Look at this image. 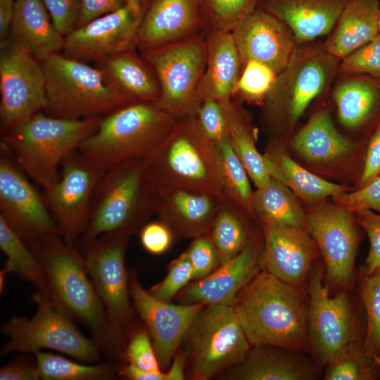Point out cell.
Segmentation results:
<instances>
[{
    "instance_id": "11",
    "label": "cell",
    "mask_w": 380,
    "mask_h": 380,
    "mask_svg": "<svg viewBox=\"0 0 380 380\" xmlns=\"http://www.w3.org/2000/svg\"><path fill=\"white\" fill-rule=\"evenodd\" d=\"M185 338L191 376L207 380L244 360L251 348L234 306L205 305Z\"/></svg>"
},
{
    "instance_id": "57",
    "label": "cell",
    "mask_w": 380,
    "mask_h": 380,
    "mask_svg": "<svg viewBox=\"0 0 380 380\" xmlns=\"http://www.w3.org/2000/svg\"><path fill=\"white\" fill-rule=\"evenodd\" d=\"M378 26H379V30L380 33V12H379V19H378Z\"/></svg>"
},
{
    "instance_id": "54",
    "label": "cell",
    "mask_w": 380,
    "mask_h": 380,
    "mask_svg": "<svg viewBox=\"0 0 380 380\" xmlns=\"http://www.w3.org/2000/svg\"><path fill=\"white\" fill-rule=\"evenodd\" d=\"M380 175V125L373 132L368 143L359 189Z\"/></svg>"
},
{
    "instance_id": "42",
    "label": "cell",
    "mask_w": 380,
    "mask_h": 380,
    "mask_svg": "<svg viewBox=\"0 0 380 380\" xmlns=\"http://www.w3.org/2000/svg\"><path fill=\"white\" fill-rule=\"evenodd\" d=\"M225 188V194L239 201L252 215V191L248 175L234 151L229 139L215 145Z\"/></svg>"
},
{
    "instance_id": "1",
    "label": "cell",
    "mask_w": 380,
    "mask_h": 380,
    "mask_svg": "<svg viewBox=\"0 0 380 380\" xmlns=\"http://www.w3.org/2000/svg\"><path fill=\"white\" fill-rule=\"evenodd\" d=\"M309 299L296 286L262 270L239 293L235 312L251 345L297 353L309 348Z\"/></svg>"
},
{
    "instance_id": "51",
    "label": "cell",
    "mask_w": 380,
    "mask_h": 380,
    "mask_svg": "<svg viewBox=\"0 0 380 380\" xmlns=\"http://www.w3.org/2000/svg\"><path fill=\"white\" fill-rule=\"evenodd\" d=\"M56 29L66 36L77 27L81 0H42Z\"/></svg>"
},
{
    "instance_id": "41",
    "label": "cell",
    "mask_w": 380,
    "mask_h": 380,
    "mask_svg": "<svg viewBox=\"0 0 380 380\" xmlns=\"http://www.w3.org/2000/svg\"><path fill=\"white\" fill-rule=\"evenodd\" d=\"M122 358L126 363L151 373V380H182L184 367L174 362L167 372H163L146 328H136L126 343Z\"/></svg>"
},
{
    "instance_id": "5",
    "label": "cell",
    "mask_w": 380,
    "mask_h": 380,
    "mask_svg": "<svg viewBox=\"0 0 380 380\" xmlns=\"http://www.w3.org/2000/svg\"><path fill=\"white\" fill-rule=\"evenodd\" d=\"M101 118L68 119L42 111L2 135L1 148L46 191L59 179L62 160L96 129Z\"/></svg>"
},
{
    "instance_id": "32",
    "label": "cell",
    "mask_w": 380,
    "mask_h": 380,
    "mask_svg": "<svg viewBox=\"0 0 380 380\" xmlns=\"http://www.w3.org/2000/svg\"><path fill=\"white\" fill-rule=\"evenodd\" d=\"M270 177L289 187L305 202L312 203L328 196H337L346 186L328 182L304 169L277 144L270 146L264 155Z\"/></svg>"
},
{
    "instance_id": "58",
    "label": "cell",
    "mask_w": 380,
    "mask_h": 380,
    "mask_svg": "<svg viewBox=\"0 0 380 380\" xmlns=\"http://www.w3.org/2000/svg\"><path fill=\"white\" fill-rule=\"evenodd\" d=\"M142 1H144V2H146L148 0H142Z\"/></svg>"
},
{
    "instance_id": "15",
    "label": "cell",
    "mask_w": 380,
    "mask_h": 380,
    "mask_svg": "<svg viewBox=\"0 0 380 380\" xmlns=\"http://www.w3.org/2000/svg\"><path fill=\"white\" fill-rule=\"evenodd\" d=\"M106 170L77 149L61 164L58 182L44 196L64 241L75 246L88 226L94 191Z\"/></svg>"
},
{
    "instance_id": "24",
    "label": "cell",
    "mask_w": 380,
    "mask_h": 380,
    "mask_svg": "<svg viewBox=\"0 0 380 380\" xmlns=\"http://www.w3.org/2000/svg\"><path fill=\"white\" fill-rule=\"evenodd\" d=\"M157 191L156 213L174 239H195L209 233L224 197L175 188Z\"/></svg>"
},
{
    "instance_id": "52",
    "label": "cell",
    "mask_w": 380,
    "mask_h": 380,
    "mask_svg": "<svg viewBox=\"0 0 380 380\" xmlns=\"http://www.w3.org/2000/svg\"><path fill=\"white\" fill-rule=\"evenodd\" d=\"M139 233L142 246L154 255L165 253L174 239L170 229L160 220L146 223Z\"/></svg>"
},
{
    "instance_id": "40",
    "label": "cell",
    "mask_w": 380,
    "mask_h": 380,
    "mask_svg": "<svg viewBox=\"0 0 380 380\" xmlns=\"http://www.w3.org/2000/svg\"><path fill=\"white\" fill-rule=\"evenodd\" d=\"M359 294L366 312L363 348L380 366V270L367 273L357 271Z\"/></svg>"
},
{
    "instance_id": "10",
    "label": "cell",
    "mask_w": 380,
    "mask_h": 380,
    "mask_svg": "<svg viewBox=\"0 0 380 380\" xmlns=\"http://www.w3.org/2000/svg\"><path fill=\"white\" fill-rule=\"evenodd\" d=\"M338 61L324 44H298L264 101L268 117L275 120L283 115L289 124H294L311 102L328 89L338 71Z\"/></svg>"
},
{
    "instance_id": "3",
    "label": "cell",
    "mask_w": 380,
    "mask_h": 380,
    "mask_svg": "<svg viewBox=\"0 0 380 380\" xmlns=\"http://www.w3.org/2000/svg\"><path fill=\"white\" fill-rule=\"evenodd\" d=\"M177 121L156 103H129L101 116L77 150L106 171L128 160L146 159Z\"/></svg>"
},
{
    "instance_id": "16",
    "label": "cell",
    "mask_w": 380,
    "mask_h": 380,
    "mask_svg": "<svg viewBox=\"0 0 380 380\" xmlns=\"http://www.w3.org/2000/svg\"><path fill=\"white\" fill-rule=\"evenodd\" d=\"M305 230L315 241L324 263V282L340 291L354 286L358 234L353 213L326 205L305 214Z\"/></svg>"
},
{
    "instance_id": "35",
    "label": "cell",
    "mask_w": 380,
    "mask_h": 380,
    "mask_svg": "<svg viewBox=\"0 0 380 380\" xmlns=\"http://www.w3.org/2000/svg\"><path fill=\"white\" fill-rule=\"evenodd\" d=\"M251 205L259 220L305 230V214L297 196L272 177L253 192Z\"/></svg>"
},
{
    "instance_id": "9",
    "label": "cell",
    "mask_w": 380,
    "mask_h": 380,
    "mask_svg": "<svg viewBox=\"0 0 380 380\" xmlns=\"http://www.w3.org/2000/svg\"><path fill=\"white\" fill-rule=\"evenodd\" d=\"M34 316L13 317L1 327L8 341L1 354H34L44 349L60 352L83 363L101 362V350L94 339L84 336L72 319L56 304L48 292L37 290Z\"/></svg>"
},
{
    "instance_id": "7",
    "label": "cell",
    "mask_w": 380,
    "mask_h": 380,
    "mask_svg": "<svg viewBox=\"0 0 380 380\" xmlns=\"http://www.w3.org/2000/svg\"><path fill=\"white\" fill-rule=\"evenodd\" d=\"M46 78V114L62 118L99 117L132 103L97 66L61 53L42 61Z\"/></svg>"
},
{
    "instance_id": "47",
    "label": "cell",
    "mask_w": 380,
    "mask_h": 380,
    "mask_svg": "<svg viewBox=\"0 0 380 380\" xmlns=\"http://www.w3.org/2000/svg\"><path fill=\"white\" fill-rule=\"evenodd\" d=\"M192 279L193 268L184 252L170 262L165 277L152 286L148 292L160 300L170 302Z\"/></svg>"
},
{
    "instance_id": "33",
    "label": "cell",
    "mask_w": 380,
    "mask_h": 380,
    "mask_svg": "<svg viewBox=\"0 0 380 380\" xmlns=\"http://www.w3.org/2000/svg\"><path fill=\"white\" fill-rule=\"evenodd\" d=\"M296 151L312 163H327L350 153L355 144L335 127L326 111L315 113L299 130L293 141Z\"/></svg>"
},
{
    "instance_id": "29",
    "label": "cell",
    "mask_w": 380,
    "mask_h": 380,
    "mask_svg": "<svg viewBox=\"0 0 380 380\" xmlns=\"http://www.w3.org/2000/svg\"><path fill=\"white\" fill-rule=\"evenodd\" d=\"M380 0H350L324 44L338 60L365 45L379 33Z\"/></svg>"
},
{
    "instance_id": "56",
    "label": "cell",
    "mask_w": 380,
    "mask_h": 380,
    "mask_svg": "<svg viewBox=\"0 0 380 380\" xmlns=\"http://www.w3.org/2000/svg\"><path fill=\"white\" fill-rule=\"evenodd\" d=\"M13 0H0V41L9 36L10 28L14 13Z\"/></svg>"
},
{
    "instance_id": "44",
    "label": "cell",
    "mask_w": 380,
    "mask_h": 380,
    "mask_svg": "<svg viewBox=\"0 0 380 380\" xmlns=\"http://www.w3.org/2000/svg\"><path fill=\"white\" fill-rule=\"evenodd\" d=\"M234 101L210 97L201 99L195 117L206 137L214 144L229 139L230 122Z\"/></svg>"
},
{
    "instance_id": "21",
    "label": "cell",
    "mask_w": 380,
    "mask_h": 380,
    "mask_svg": "<svg viewBox=\"0 0 380 380\" xmlns=\"http://www.w3.org/2000/svg\"><path fill=\"white\" fill-rule=\"evenodd\" d=\"M201 0H148L139 27L141 52L205 34Z\"/></svg>"
},
{
    "instance_id": "49",
    "label": "cell",
    "mask_w": 380,
    "mask_h": 380,
    "mask_svg": "<svg viewBox=\"0 0 380 380\" xmlns=\"http://www.w3.org/2000/svg\"><path fill=\"white\" fill-rule=\"evenodd\" d=\"M355 213L369 240V253L361 268L367 273H374L380 270V214L367 209Z\"/></svg>"
},
{
    "instance_id": "4",
    "label": "cell",
    "mask_w": 380,
    "mask_h": 380,
    "mask_svg": "<svg viewBox=\"0 0 380 380\" xmlns=\"http://www.w3.org/2000/svg\"><path fill=\"white\" fill-rule=\"evenodd\" d=\"M144 162L157 191L175 188L225 195L215 146L203 134L195 115L178 120Z\"/></svg>"
},
{
    "instance_id": "53",
    "label": "cell",
    "mask_w": 380,
    "mask_h": 380,
    "mask_svg": "<svg viewBox=\"0 0 380 380\" xmlns=\"http://www.w3.org/2000/svg\"><path fill=\"white\" fill-rule=\"evenodd\" d=\"M29 354L19 356L0 369L1 380H38L40 376L35 358Z\"/></svg>"
},
{
    "instance_id": "14",
    "label": "cell",
    "mask_w": 380,
    "mask_h": 380,
    "mask_svg": "<svg viewBox=\"0 0 380 380\" xmlns=\"http://www.w3.org/2000/svg\"><path fill=\"white\" fill-rule=\"evenodd\" d=\"M307 290L308 342L313 360L325 365L329 357L345 345L363 340L353 303L345 290L334 297L324 282V270L315 262L310 271Z\"/></svg>"
},
{
    "instance_id": "25",
    "label": "cell",
    "mask_w": 380,
    "mask_h": 380,
    "mask_svg": "<svg viewBox=\"0 0 380 380\" xmlns=\"http://www.w3.org/2000/svg\"><path fill=\"white\" fill-rule=\"evenodd\" d=\"M350 0H261L258 8L277 17L298 44L330 34Z\"/></svg>"
},
{
    "instance_id": "46",
    "label": "cell",
    "mask_w": 380,
    "mask_h": 380,
    "mask_svg": "<svg viewBox=\"0 0 380 380\" xmlns=\"http://www.w3.org/2000/svg\"><path fill=\"white\" fill-rule=\"evenodd\" d=\"M338 71L346 75L380 78V33L341 60Z\"/></svg>"
},
{
    "instance_id": "36",
    "label": "cell",
    "mask_w": 380,
    "mask_h": 380,
    "mask_svg": "<svg viewBox=\"0 0 380 380\" xmlns=\"http://www.w3.org/2000/svg\"><path fill=\"white\" fill-rule=\"evenodd\" d=\"M0 248L6 260L2 274L14 273L37 290L48 292L42 266L25 240L0 215Z\"/></svg>"
},
{
    "instance_id": "8",
    "label": "cell",
    "mask_w": 380,
    "mask_h": 380,
    "mask_svg": "<svg viewBox=\"0 0 380 380\" xmlns=\"http://www.w3.org/2000/svg\"><path fill=\"white\" fill-rule=\"evenodd\" d=\"M129 236L120 233L105 234L75 246L83 255L87 272L106 312L110 360L122 358L127 341L136 329L125 263Z\"/></svg>"
},
{
    "instance_id": "34",
    "label": "cell",
    "mask_w": 380,
    "mask_h": 380,
    "mask_svg": "<svg viewBox=\"0 0 380 380\" xmlns=\"http://www.w3.org/2000/svg\"><path fill=\"white\" fill-rule=\"evenodd\" d=\"M252 215L239 201L226 194L209 234L225 262L241 253L253 238L247 215Z\"/></svg>"
},
{
    "instance_id": "48",
    "label": "cell",
    "mask_w": 380,
    "mask_h": 380,
    "mask_svg": "<svg viewBox=\"0 0 380 380\" xmlns=\"http://www.w3.org/2000/svg\"><path fill=\"white\" fill-rule=\"evenodd\" d=\"M194 271V279H201L221 263L219 253L209 233L195 238L185 251Z\"/></svg>"
},
{
    "instance_id": "38",
    "label": "cell",
    "mask_w": 380,
    "mask_h": 380,
    "mask_svg": "<svg viewBox=\"0 0 380 380\" xmlns=\"http://www.w3.org/2000/svg\"><path fill=\"white\" fill-rule=\"evenodd\" d=\"M40 379L44 380H106L115 377V367L110 362L87 365L50 352L33 354Z\"/></svg>"
},
{
    "instance_id": "43",
    "label": "cell",
    "mask_w": 380,
    "mask_h": 380,
    "mask_svg": "<svg viewBox=\"0 0 380 380\" xmlns=\"http://www.w3.org/2000/svg\"><path fill=\"white\" fill-rule=\"evenodd\" d=\"M260 1L201 0L205 32L232 31L258 8Z\"/></svg>"
},
{
    "instance_id": "23",
    "label": "cell",
    "mask_w": 380,
    "mask_h": 380,
    "mask_svg": "<svg viewBox=\"0 0 380 380\" xmlns=\"http://www.w3.org/2000/svg\"><path fill=\"white\" fill-rule=\"evenodd\" d=\"M261 253L259 241L253 236L237 255L182 290L181 300L184 304L234 306L239 293L262 269Z\"/></svg>"
},
{
    "instance_id": "28",
    "label": "cell",
    "mask_w": 380,
    "mask_h": 380,
    "mask_svg": "<svg viewBox=\"0 0 380 380\" xmlns=\"http://www.w3.org/2000/svg\"><path fill=\"white\" fill-rule=\"evenodd\" d=\"M44 61L62 52L65 36L55 27L42 0H15L9 36Z\"/></svg>"
},
{
    "instance_id": "45",
    "label": "cell",
    "mask_w": 380,
    "mask_h": 380,
    "mask_svg": "<svg viewBox=\"0 0 380 380\" xmlns=\"http://www.w3.org/2000/svg\"><path fill=\"white\" fill-rule=\"evenodd\" d=\"M277 76L267 65L249 60L243 65L233 97L236 96L253 102L264 101Z\"/></svg>"
},
{
    "instance_id": "19",
    "label": "cell",
    "mask_w": 380,
    "mask_h": 380,
    "mask_svg": "<svg viewBox=\"0 0 380 380\" xmlns=\"http://www.w3.org/2000/svg\"><path fill=\"white\" fill-rule=\"evenodd\" d=\"M130 297L151 336L160 366L167 367L203 303L173 305L142 288L134 274L129 277Z\"/></svg>"
},
{
    "instance_id": "37",
    "label": "cell",
    "mask_w": 380,
    "mask_h": 380,
    "mask_svg": "<svg viewBox=\"0 0 380 380\" xmlns=\"http://www.w3.org/2000/svg\"><path fill=\"white\" fill-rule=\"evenodd\" d=\"M255 134L246 113L236 103L231 117L229 141L249 178L258 188L265 184L270 176L265 156L258 152L255 146Z\"/></svg>"
},
{
    "instance_id": "26",
    "label": "cell",
    "mask_w": 380,
    "mask_h": 380,
    "mask_svg": "<svg viewBox=\"0 0 380 380\" xmlns=\"http://www.w3.org/2000/svg\"><path fill=\"white\" fill-rule=\"evenodd\" d=\"M312 360L274 346H252L246 358L231 369L228 379L237 380H313L318 371Z\"/></svg>"
},
{
    "instance_id": "17",
    "label": "cell",
    "mask_w": 380,
    "mask_h": 380,
    "mask_svg": "<svg viewBox=\"0 0 380 380\" xmlns=\"http://www.w3.org/2000/svg\"><path fill=\"white\" fill-rule=\"evenodd\" d=\"M146 2L127 0L119 9L78 27L65 36L61 53L95 64L137 48V37Z\"/></svg>"
},
{
    "instance_id": "39",
    "label": "cell",
    "mask_w": 380,
    "mask_h": 380,
    "mask_svg": "<svg viewBox=\"0 0 380 380\" xmlns=\"http://www.w3.org/2000/svg\"><path fill=\"white\" fill-rule=\"evenodd\" d=\"M324 379L375 380L380 366L363 348V340L350 342L336 351L326 363Z\"/></svg>"
},
{
    "instance_id": "30",
    "label": "cell",
    "mask_w": 380,
    "mask_h": 380,
    "mask_svg": "<svg viewBox=\"0 0 380 380\" xmlns=\"http://www.w3.org/2000/svg\"><path fill=\"white\" fill-rule=\"evenodd\" d=\"M334 98L338 118L345 127L380 125V78L348 75L336 85Z\"/></svg>"
},
{
    "instance_id": "12",
    "label": "cell",
    "mask_w": 380,
    "mask_h": 380,
    "mask_svg": "<svg viewBox=\"0 0 380 380\" xmlns=\"http://www.w3.org/2000/svg\"><path fill=\"white\" fill-rule=\"evenodd\" d=\"M160 86L156 103L174 118L194 116L201 102L199 88L206 61L205 34L141 52Z\"/></svg>"
},
{
    "instance_id": "2",
    "label": "cell",
    "mask_w": 380,
    "mask_h": 380,
    "mask_svg": "<svg viewBox=\"0 0 380 380\" xmlns=\"http://www.w3.org/2000/svg\"><path fill=\"white\" fill-rule=\"evenodd\" d=\"M27 245L39 260L48 293L72 319L84 326L109 357L110 344L106 312L87 272L83 255L60 235L49 234Z\"/></svg>"
},
{
    "instance_id": "18",
    "label": "cell",
    "mask_w": 380,
    "mask_h": 380,
    "mask_svg": "<svg viewBox=\"0 0 380 380\" xmlns=\"http://www.w3.org/2000/svg\"><path fill=\"white\" fill-rule=\"evenodd\" d=\"M26 175L1 148L0 215L27 243L49 234L61 236L44 194Z\"/></svg>"
},
{
    "instance_id": "6",
    "label": "cell",
    "mask_w": 380,
    "mask_h": 380,
    "mask_svg": "<svg viewBox=\"0 0 380 380\" xmlns=\"http://www.w3.org/2000/svg\"><path fill=\"white\" fill-rule=\"evenodd\" d=\"M158 191L151 182L144 160H131L106 170L91 201L87 229L76 246L101 235L139 232L156 213Z\"/></svg>"
},
{
    "instance_id": "27",
    "label": "cell",
    "mask_w": 380,
    "mask_h": 380,
    "mask_svg": "<svg viewBox=\"0 0 380 380\" xmlns=\"http://www.w3.org/2000/svg\"><path fill=\"white\" fill-rule=\"evenodd\" d=\"M205 34L206 61L199 88L200 99L229 100L234 96L243 67L233 34L232 31L217 30Z\"/></svg>"
},
{
    "instance_id": "31",
    "label": "cell",
    "mask_w": 380,
    "mask_h": 380,
    "mask_svg": "<svg viewBox=\"0 0 380 380\" xmlns=\"http://www.w3.org/2000/svg\"><path fill=\"white\" fill-rule=\"evenodd\" d=\"M96 66L130 101L157 102L160 86L156 75L135 49L115 54L96 63Z\"/></svg>"
},
{
    "instance_id": "20",
    "label": "cell",
    "mask_w": 380,
    "mask_h": 380,
    "mask_svg": "<svg viewBox=\"0 0 380 380\" xmlns=\"http://www.w3.org/2000/svg\"><path fill=\"white\" fill-rule=\"evenodd\" d=\"M264 238L263 270L287 284L307 289L310 271L319 253L308 232L259 220Z\"/></svg>"
},
{
    "instance_id": "22",
    "label": "cell",
    "mask_w": 380,
    "mask_h": 380,
    "mask_svg": "<svg viewBox=\"0 0 380 380\" xmlns=\"http://www.w3.org/2000/svg\"><path fill=\"white\" fill-rule=\"evenodd\" d=\"M232 33L242 66L246 61L254 60L267 65L277 75L286 67L298 45L283 22L259 8L234 27Z\"/></svg>"
},
{
    "instance_id": "55",
    "label": "cell",
    "mask_w": 380,
    "mask_h": 380,
    "mask_svg": "<svg viewBox=\"0 0 380 380\" xmlns=\"http://www.w3.org/2000/svg\"><path fill=\"white\" fill-rule=\"evenodd\" d=\"M127 0H81L77 27L121 8ZM76 27V28H77Z\"/></svg>"
},
{
    "instance_id": "13",
    "label": "cell",
    "mask_w": 380,
    "mask_h": 380,
    "mask_svg": "<svg viewBox=\"0 0 380 380\" xmlns=\"http://www.w3.org/2000/svg\"><path fill=\"white\" fill-rule=\"evenodd\" d=\"M0 125L4 135L46 106L42 61L11 37L0 41Z\"/></svg>"
},
{
    "instance_id": "50",
    "label": "cell",
    "mask_w": 380,
    "mask_h": 380,
    "mask_svg": "<svg viewBox=\"0 0 380 380\" xmlns=\"http://www.w3.org/2000/svg\"><path fill=\"white\" fill-rule=\"evenodd\" d=\"M337 205L352 213L371 210L380 214V175L356 191L346 192L334 197Z\"/></svg>"
}]
</instances>
